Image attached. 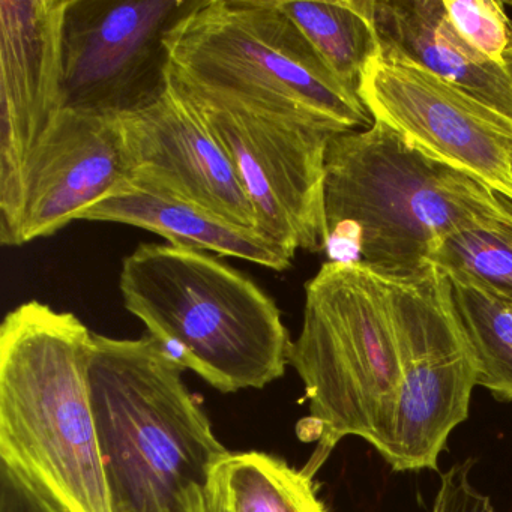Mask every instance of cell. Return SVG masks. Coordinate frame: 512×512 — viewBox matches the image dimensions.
Masks as SVG:
<instances>
[{"instance_id":"6da1fadb","label":"cell","mask_w":512,"mask_h":512,"mask_svg":"<svg viewBox=\"0 0 512 512\" xmlns=\"http://www.w3.org/2000/svg\"><path fill=\"white\" fill-rule=\"evenodd\" d=\"M329 262L412 280L455 233L512 226V202L428 160L382 122L337 134L325 161Z\"/></svg>"},{"instance_id":"7a4b0ae2","label":"cell","mask_w":512,"mask_h":512,"mask_svg":"<svg viewBox=\"0 0 512 512\" xmlns=\"http://www.w3.org/2000/svg\"><path fill=\"white\" fill-rule=\"evenodd\" d=\"M94 334L29 301L0 326V463L67 512H115L89 386Z\"/></svg>"},{"instance_id":"3957f363","label":"cell","mask_w":512,"mask_h":512,"mask_svg":"<svg viewBox=\"0 0 512 512\" xmlns=\"http://www.w3.org/2000/svg\"><path fill=\"white\" fill-rule=\"evenodd\" d=\"M184 370L152 335L94 334L89 386L115 512L184 511L187 494L229 454Z\"/></svg>"},{"instance_id":"277c9868","label":"cell","mask_w":512,"mask_h":512,"mask_svg":"<svg viewBox=\"0 0 512 512\" xmlns=\"http://www.w3.org/2000/svg\"><path fill=\"white\" fill-rule=\"evenodd\" d=\"M124 307L182 365L223 394L263 389L289 364L274 299L206 251L143 244L122 262Z\"/></svg>"},{"instance_id":"5b68a950","label":"cell","mask_w":512,"mask_h":512,"mask_svg":"<svg viewBox=\"0 0 512 512\" xmlns=\"http://www.w3.org/2000/svg\"><path fill=\"white\" fill-rule=\"evenodd\" d=\"M289 364L304 383L310 415L298 424L316 440L304 470L316 475L335 446L361 437L388 454L403 383V358L382 281L358 263L326 262L305 284L304 319Z\"/></svg>"},{"instance_id":"8992f818","label":"cell","mask_w":512,"mask_h":512,"mask_svg":"<svg viewBox=\"0 0 512 512\" xmlns=\"http://www.w3.org/2000/svg\"><path fill=\"white\" fill-rule=\"evenodd\" d=\"M181 79L335 134L373 118L326 67L277 0H199L166 37Z\"/></svg>"},{"instance_id":"52a82bcc","label":"cell","mask_w":512,"mask_h":512,"mask_svg":"<svg viewBox=\"0 0 512 512\" xmlns=\"http://www.w3.org/2000/svg\"><path fill=\"white\" fill-rule=\"evenodd\" d=\"M167 88L229 158L256 212L257 230L293 254L326 251L325 161L337 134L194 85L169 68Z\"/></svg>"},{"instance_id":"ba28073f","label":"cell","mask_w":512,"mask_h":512,"mask_svg":"<svg viewBox=\"0 0 512 512\" xmlns=\"http://www.w3.org/2000/svg\"><path fill=\"white\" fill-rule=\"evenodd\" d=\"M377 277L388 296L403 358V383L385 460L395 472L437 470L449 434L469 415L478 362L439 266H428L412 280Z\"/></svg>"},{"instance_id":"9c48e42d","label":"cell","mask_w":512,"mask_h":512,"mask_svg":"<svg viewBox=\"0 0 512 512\" xmlns=\"http://www.w3.org/2000/svg\"><path fill=\"white\" fill-rule=\"evenodd\" d=\"M358 95L373 121L410 148L512 202V119L418 64L383 53L365 68Z\"/></svg>"},{"instance_id":"30bf717a","label":"cell","mask_w":512,"mask_h":512,"mask_svg":"<svg viewBox=\"0 0 512 512\" xmlns=\"http://www.w3.org/2000/svg\"><path fill=\"white\" fill-rule=\"evenodd\" d=\"M199 0H71L64 28L65 109L122 116L166 92V37Z\"/></svg>"},{"instance_id":"8fae6325","label":"cell","mask_w":512,"mask_h":512,"mask_svg":"<svg viewBox=\"0 0 512 512\" xmlns=\"http://www.w3.org/2000/svg\"><path fill=\"white\" fill-rule=\"evenodd\" d=\"M71 0H0V241L17 247L23 172L64 104Z\"/></svg>"},{"instance_id":"7c38bea8","label":"cell","mask_w":512,"mask_h":512,"mask_svg":"<svg viewBox=\"0 0 512 512\" xmlns=\"http://www.w3.org/2000/svg\"><path fill=\"white\" fill-rule=\"evenodd\" d=\"M133 175L119 116L62 110L23 172L17 247L55 235Z\"/></svg>"},{"instance_id":"4fadbf2b","label":"cell","mask_w":512,"mask_h":512,"mask_svg":"<svg viewBox=\"0 0 512 512\" xmlns=\"http://www.w3.org/2000/svg\"><path fill=\"white\" fill-rule=\"evenodd\" d=\"M119 122L134 178L257 229L256 212L229 158L169 88L148 106L119 116Z\"/></svg>"},{"instance_id":"5bb4252c","label":"cell","mask_w":512,"mask_h":512,"mask_svg":"<svg viewBox=\"0 0 512 512\" xmlns=\"http://www.w3.org/2000/svg\"><path fill=\"white\" fill-rule=\"evenodd\" d=\"M383 55L418 64L512 119V73L455 32L443 0H371Z\"/></svg>"},{"instance_id":"9a60e30c","label":"cell","mask_w":512,"mask_h":512,"mask_svg":"<svg viewBox=\"0 0 512 512\" xmlns=\"http://www.w3.org/2000/svg\"><path fill=\"white\" fill-rule=\"evenodd\" d=\"M79 220L127 224L163 236L176 247L235 257L277 272L287 271L295 257L259 230L230 223L134 176Z\"/></svg>"},{"instance_id":"2e32d148","label":"cell","mask_w":512,"mask_h":512,"mask_svg":"<svg viewBox=\"0 0 512 512\" xmlns=\"http://www.w3.org/2000/svg\"><path fill=\"white\" fill-rule=\"evenodd\" d=\"M326 67L347 88L358 92L362 74L380 55L371 0H277Z\"/></svg>"},{"instance_id":"e0dca14e","label":"cell","mask_w":512,"mask_h":512,"mask_svg":"<svg viewBox=\"0 0 512 512\" xmlns=\"http://www.w3.org/2000/svg\"><path fill=\"white\" fill-rule=\"evenodd\" d=\"M211 481L230 512H329L313 476L265 452H229Z\"/></svg>"},{"instance_id":"ac0fdd59","label":"cell","mask_w":512,"mask_h":512,"mask_svg":"<svg viewBox=\"0 0 512 512\" xmlns=\"http://www.w3.org/2000/svg\"><path fill=\"white\" fill-rule=\"evenodd\" d=\"M458 322L478 362V385L512 400V301L476 278L440 268Z\"/></svg>"},{"instance_id":"d6986e66","label":"cell","mask_w":512,"mask_h":512,"mask_svg":"<svg viewBox=\"0 0 512 512\" xmlns=\"http://www.w3.org/2000/svg\"><path fill=\"white\" fill-rule=\"evenodd\" d=\"M427 265L469 275L512 301V226L448 236L431 251Z\"/></svg>"},{"instance_id":"ffe728a7","label":"cell","mask_w":512,"mask_h":512,"mask_svg":"<svg viewBox=\"0 0 512 512\" xmlns=\"http://www.w3.org/2000/svg\"><path fill=\"white\" fill-rule=\"evenodd\" d=\"M446 17L458 35L479 55L506 67L512 38V20L505 2L496 0H443Z\"/></svg>"},{"instance_id":"44dd1931","label":"cell","mask_w":512,"mask_h":512,"mask_svg":"<svg viewBox=\"0 0 512 512\" xmlns=\"http://www.w3.org/2000/svg\"><path fill=\"white\" fill-rule=\"evenodd\" d=\"M473 464L472 458H467L440 475L439 491L431 512H499L490 497L470 481Z\"/></svg>"},{"instance_id":"7402d4cb","label":"cell","mask_w":512,"mask_h":512,"mask_svg":"<svg viewBox=\"0 0 512 512\" xmlns=\"http://www.w3.org/2000/svg\"><path fill=\"white\" fill-rule=\"evenodd\" d=\"M0 512H67L28 476L0 463Z\"/></svg>"},{"instance_id":"603a6c76","label":"cell","mask_w":512,"mask_h":512,"mask_svg":"<svg viewBox=\"0 0 512 512\" xmlns=\"http://www.w3.org/2000/svg\"><path fill=\"white\" fill-rule=\"evenodd\" d=\"M185 512H230L217 485L211 481L193 488L185 497Z\"/></svg>"},{"instance_id":"cb8c5ba5","label":"cell","mask_w":512,"mask_h":512,"mask_svg":"<svg viewBox=\"0 0 512 512\" xmlns=\"http://www.w3.org/2000/svg\"><path fill=\"white\" fill-rule=\"evenodd\" d=\"M506 61V67L509 68V71L512 73V38H511V44H509L508 52H506L505 56Z\"/></svg>"},{"instance_id":"d4e9b609","label":"cell","mask_w":512,"mask_h":512,"mask_svg":"<svg viewBox=\"0 0 512 512\" xmlns=\"http://www.w3.org/2000/svg\"><path fill=\"white\" fill-rule=\"evenodd\" d=\"M172 512H185V509H184V511H172Z\"/></svg>"}]
</instances>
